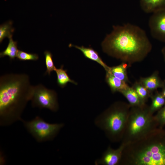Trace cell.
<instances>
[{"label":"cell","instance_id":"obj_1","mask_svg":"<svg viewBox=\"0 0 165 165\" xmlns=\"http://www.w3.org/2000/svg\"><path fill=\"white\" fill-rule=\"evenodd\" d=\"M101 44L108 55L127 64L129 67L143 61L151 52L152 45L145 31L130 23L113 26Z\"/></svg>","mask_w":165,"mask_h":165},{"label":"cell","instance_id":"obj_2","mask_svg":"<svg viewBox=\"0 0 165 165\" xmlns=\"http://www.w3.org/2000/svg\"><path fill=\"white\" fill-rule=\"evenodd\" d=\"M34 86L25 74H7L0 77V125L5 126L21 120L31 101Z\"/></svg>","mask_w":165,"mask_h":165},{"label":"cell","instance_id":"obj_3","mask_svg":"<svg viewBox=\"0 0 165 165\" xmlns=\"http://www.w3.org/2000/svg\"><path fill=\"white\" fill-rule=\"evenodd\" d=\"M119 165H165V130L157 127L125 145Z\"/></svg>","mask_w":165,"mask_h":165},{"label":"cell","instance_id":"obj_4","mask_svg":"<svg viewBox=\"0 0 165 165\" xmlns=\"http://www.w3.org/2000/svg\"><path fill=\"white\" fill-rule=\"evenodd\" d=\"M130 107L125 102H115L95 118L94 124L111 142H121Z\"/></svg>","mask_w":165,"mask_h":165},{"label":"cell","instance_id":"obj_5","mask_svg":"<svg viewBox=\"0 0 165 165\" xmlns=\"http://www.w3.org/2000/svg\"><path fill=\"white\" fill-rule=\"evenodd\" d=\"M158 127L154 114L146 104L131 107L121 143L125 145L143 138Z\"/></svg>","mask_w":165,"mask_h":165},{"label":"cell","instance_id":"obj_6","mask_svg":"<svg viewBox=\"0 0 165 165\" xmlns=\"http://www.w3.org/2000/svg\"><path fill=\"white\" fill-rule=\"evenodd\" d=\"M28 131L38 142L53 140L64 127L63 123H50L38 116L30 121L21 120Z\"/></svg>","mask_w":165,"mask_h":165},{"label":"cell","instance_id":"obj_7","mask_svg":"<svg viewBox=\"0 0 165 165\" xmlns=\"http://www.w3.org/2000/svg\"><path fill=\"white\" fill-rule=\"evenodd\" d=\"M31 101L33 107L47 108L54 112H57L59 109L56 92L47 89L41 84L34 86Z\"/></svg>","mask_w":165,"mask_h":165},{"label":"cell","instance_id":"obj_8","mask_svg":"<svg viewBox=\"0 0 165 165\" xmlns=\"http://www.w3.org/2000/svg\"><path fill=\"white\" fill-rule=\"evenodd\" d=\"M152 13L148 21L152 36L159 41L165 42V8Z\"/></svg>","mask_w":165,"mask_h":165},{"label":"cell","instance_id":"obj_9","mask_svg":"<svg viewBox=\"0 0 165 165\" xmlns=\"http://www.w3.org/2000/svg\"><path fill=\"white\" fill-rule=\"evenodd\" d=\"M125 145L121 143L116 149L109 146L103 153L101 157L94 162L96 165H119Z\"/></svg>","mask_w":165,"mask_h":165},{"label":"cell","instance_id":"obj_10","mask_svg":"<svg viewBox=\"0 0 165 165\" xmlns=\"http://www.w3.org/2000/svg\"><path fill=\"white\" fill-rule=\"evenodd\" d=\"M139 81L151 94L158 88H162L163 83L159 75V72L156 70L150 76L145 77H141Z\"/></svg>","mask_w":165,"mask_h":165},{"label":"cell","instance_id":"obj_11","mask_svg":"<svg viewBox=\"0 0 165 165\" xmlns=\"http://www.w3.org/2000/svg\"><path fill=\"white\" fill-rule=\"evenodd\" d=\"M69 46H73L80 50L85 57L98 63L104 68L106 72H108L110 67L108 66L102 61L98 53L90 47H86L83 46H79L70 44Z\"/></svg>","mask_w":165,"mask_h":165},{"label":"cell","instance_id":"obj_12","mask_svg":"<svg viewBox=\"0 0 165 165\" xmlns=\"http://www.w3.org/2000/svg\"><path fill=\"white\" fill-rule=\"evenodd\" d=\"M140 3L142 10L146 13L165 8V0H140Z\"/></svg>","mask_w":165,"mask_h":165},{"label":"cell","instance_id":"obj_13","mask_svg":"<svg viewBox=\"0 0 165 165\" xmlns=\"http://www.w3.org/2000/svg\"><path fill=\"white\" fill-rule=\"evenodd\" d=\"M105 81L112 93L120 92L129 86L127 83L116 77L108 72H106Z\"/></svg>","mask_w":165,"mask_h":165},{"label":"cell","instance_id":"obj_14","mask_svg":"<svg viewBox=\"0 0 165 165\" xmlns=\"http://www.w3.org/2000/svg\"><path fill=\"white\" fill-rule=\"evenodd\" d=\"M119 93L126 98L131 107L141 106L146 104L141 100L132 87L129 86Z\"/></svg>","mask_w":165,"mask_h":165},{"label":"cell","instance_id":"obj_15","mask_svg":"<svg viewBox=\"0 0 165 165\" xmlns=\"http://www.w3.org/2000/svg\"><path fill=\"white\" fill-rule=\"evenodd\" d=\"M129 66L126 63L122 62L120 64L110 67L108 72L114 76L127 83L129 82L127 69Z\"/></svg>","mask_w":165,"mask_h":165},{"label":"cell","instance_id":"obj_16","mask_svg":"<svg viewBox=\"0 0 165 165\" xmlns=\"http://www.w3.org/2000/svg\"><path fill=\"white\" fill-rule=\"evenodd\" d=\"M151 103L149 106L150 111L153 114L160 109L165 104V97L161 92L156 90L151 94L150 97Z\"/></svg>","mask_w":165,"mask_h":165},{"label":"cell","instance_id":"obj_17","mask_svg":"<svg viewBox=\"0 0 165 165\" xmlns=\"http://www.w3.org/2000/svg\"><path fill=\"white\" fill-rule=\"evenodd\" d=\"M63 68V66L62 65L59 68H56L55 70L57 74L58 85L61 88L64 87L68 82L77 85V82L70 79L67 73V71Z\"/></svg>","mask_w":165,"mask_h":165},{"label":"cell","instance_id":"obj_18","mask_svg":"<svg viewBox=\"0 0 165 165\" xmlns=\"http://www.w3.org/2000/svg\"><path fill=\"white\" fill-rule=\"evenodd\" d=\"M18 50L17 42L13 40L12 37L9 38V42L6 49L0 53V57L8 56L10 60H13L16 57Z\"/></svg>","mask_w":165,"mask_h":165},{"label":"cell","instance_id":"obj_19","mask_svg":"<svg viewBox=\"0 0 165 165\" xmlns=\"http://www.w3.org/2000/svg\"><path fill=\"white\" fill-rule=\"evenodd\" d=\"M132 87L135 90L141 100L146 103L152 94L139 81L135 82Z\"/></svg>","mask_w":165,"mask_h":165},{"label":"cell","instance_id":"obj_20","mask_svg":"<svg viewBox=\"0 0 165 165\" xmlns=\"http://www.w3.org/2000/svg\"><path fill=\"white\" fill-rule=\"evenodd\" d=\"M13 22L9 21L0 26V42H2L6 37L9 38L12 37L14 29L12 27Z\"/></svg>","mask_w":165,"mask_h":165},{"label":"cell","instance_id":"obj_21","mask_svg":"<svg viewBox=\"0 0 165 165\" xmlns=\"http://www.w3.org/2000/svg\"><path fill=\"white\" fill-rule=\"evenodd\" d=\"M45 57V62L46 70V74L50 75L52 72L55 71L56 67L55 66L53 60V55L51 53L48 51H45L44 52Z\"/></svg>","mask_w":165,"mask_h":165},{"label":"cell","instance_id":"obj_22","mask_svg":"<svg viewBox=\"0 0 165 165\" xmlns=\"http://www.w3.org/2000/svg\"><path fill=\"white\" fill-rule=\"evenodd\" d=\"M16 57L22 61H36L39 58L38 56L36 53H28L19 50H18Z\"/></svg>","mask_w":165,"mask_h":165},{"label":"cell","instance_id":"obj_23","mask_svg":"<svg viewBox=\"0 0 165 165\" xmlns=\"http://www.w3.org/2000/svg\"><path fill=\"white\" fill-rule=\"evenodd\" d=\"M154 116L158 127L163 128L165 126V104Z\"/></svg>","mask_w":165,"mask_h":165},{"label":"cell","instance_id":"obj_24","mask_svg":"<svg viewBox=\"0 0 165 165\" xmlns=\"http://www.w3.org/2000/svg\"><path fill=\"white\" fill-rule=\"evenodd\" d=\"M162 88V91L161 93L165 97V80H163V83Z\"/></svg>","mask_w":165,"mask_h":165},{"label":"cell","instance_id":"obj_25","mask_svg":"<svg viewBox=\"0 0 165 165\" xmlns=\"http://www.w3.org/2000/svg\"><path fill=\"white\" fill-rule=\"evenodd\" d=\"M161 52L163 56L164 61L165 63V46L162 49Z\"/></svg>","mask_w":165,"mask_h":165}]
</instances>
